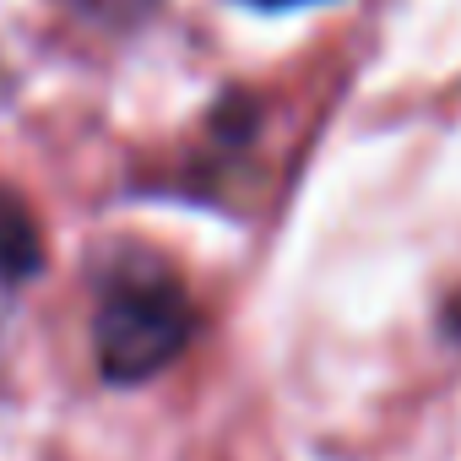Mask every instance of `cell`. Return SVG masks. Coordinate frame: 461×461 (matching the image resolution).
Wrapping results in <instances>:
<instances>
[{
    "label": "cell",
    "mask_w": 461,
    "mask_h": 461,
    "mask_svg": "<svg viewBox=\"0 0 461 461\" xmlns=\"http://www.w3.org/2000/svg\"><path fill=\"white\" fill-rule=\"evenodd\" d=\"M190 331H195V315H190V299L174 277L125 272V277H114V288L104 294V304L93 315L98 369L114 385L152 380L158 369H168L185 353Z\"/></svg>",
    "instance_id": "1"
},
{
    "label": "cell",
    "mask_w": 461,
    "mask_h": 461,
    "mask_svg": "<svg viewBox=\"0 0 461 461\" xmlns=\"http://www.w3.org/2000/svg\"><path fill=\"white\" fill-rule=\"evenodd\" d=\"M44 272V234H39V217L33 206L0 185V288H23Z\"/></svg>",
    "instance_id": "2"
},
{
    "label": "cell",
    "mask_w": 461,
    "mask_h": 461,
    "mask_svg": "<svg viewBox=\"0 0 461 461\" xmlns=\"http://www.w3.org/2000/svg\"><path fill=\"white\" fill-rule=\"evenodd\" d=\"M245 6H261V12H288V6H315V0H245Z\"/></svg>",
    "instance_id": "3"
},
{
    "label": "cell",
    "mask_w": 461,
    "mask_h": 461,
    "mask_svg": "<svg viewBox=\"0 0 461 461\" xmlns=\"http://www.w3.org/2000/svg\"><path fill=\"white\" fill-rule=\"evenodd\" d=\"M445 331H450V337H461V294H456V299H450V310H445Z\"/></svg>",
    "instance_id": "4"
}]
</instances>
